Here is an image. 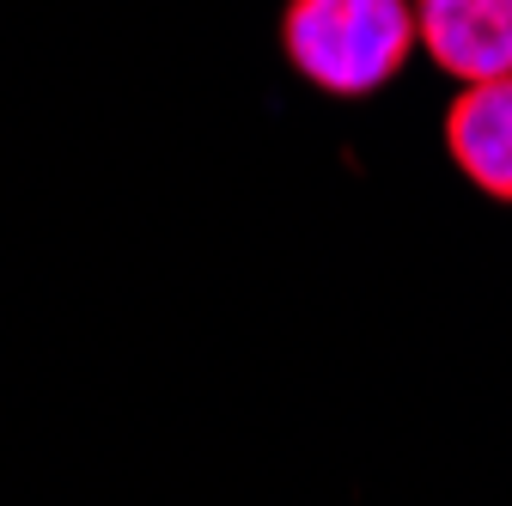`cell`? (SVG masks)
Returning a JSON list of instances; mask_svg holds the SVG:
<instances>
[{
	"mask_svg": "<svg viewBox=\"0 0 512 506\" xmlns=\"http://www.w3.org/2000/svg\"><path fill=\"white\" fill-rule=\"evenodd\" d=\"M445 147L476 189L512 202V74L458 92V104L445 110Z\"/></svg>",
	"mask_w": 512,
	"mask_h": 506,
	"instance_id": "cell-3",
	"label": "cell"
},
{
	"mask_svg": "<svg viewBox=\"0 0 512 506\" xmlns=\"http://www.w3.org/2000/svg\"><path fill=\"white\" fill-rule=\"evenodd\" d=\"M281 43L317 92L366 98L409 61L415 7L409 0H287Z\"/></svg>",
	"mask_w": 512,
	"mask_h": 506,
	"instance_id": "cell-1",
	"label": "cell"
},
{
	"mask_svg": "<svg viewBox=\"0 0 512 506\" xmlns=\"http://www.w3.org/2000/svg\"><path fill=\"white\" fill-rule=\"evenodd\" d=\"M415 43L464 86L512 74V0H415Z\"/></svg>",
	"mask_w": 512,
	"mask_h": 506,
	"instance_id": "cell-2",
	"label": "cell"
}]
</instances>
